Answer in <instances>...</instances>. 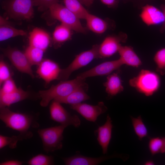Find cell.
Segmentation results:
<instances>
[{
  "label": "cell",
  "mask_w": 165,
  "mask_h": 165,
  "mask_svg": "<svg viewBox=\"0 0 165 165\" xmlns=\"http://www.w3.org/2000/svg\"><path fill=\"white\" fill-rule=\"evenodd\" d=\"M127 39V34L123 33L106 37L99 46L100 58L109 57L118 52L121 46V43L125 42Z\"/></svg>",
  "instance_id": "obj_10"
},
{
  "label": "cell",
  "mask_w": 165,
  "mask_h": 165,
  "mask_svg": "<svg viewBox=\"0 0 165 165\" xmlns=\"http://www.w3.org/2000/svg\"><path fill=\"white\" fill-rule=\"evenodd\" d=\"M153 60L156 65V72L162 75L165 74V48L158 50L155 54Z\"/></svg>",
  "instance_id": "obj_30"
},
{
  "label": "cell",
  "mask_w": 165,
  "mask_h": 165,
  "mask_svg": "<svg viewBox=\"0 0 165 165\" xmlns=\"http://www.w3.org/2000/svg\"><path fill=\"white\" fill-rule=\"evenodd\" d=\"M119 155L105 156L98 157H91L78 154L70 157L62 158L66 165H95L98 164L105 160L115 157H119Z\"/></svg>",
  "instance_id": "obj_16"
},
{
  "label": "cell",
  "mask_w": 165,
  "mask_h": 165,
  "mask_svg": "<svg viewBox=\"0 0 165 165\" xmlns=\"http://www.w3.org/2000/svg\"><path fill=\"white\" fill-rule=\"evenodd\" d=\"M85 80L77 76L72 80L61 81L57 84L52 85L47 90H39L38 95L41 98L40 105L46 107L51 101L65 97L77 88L87 85Z\"/></svg>",
  "instance_id": "obj_2"
},
{
  "label": "cell",
  "mask_w": 165,
  "mask_h": 165,
  "mask_svg": "<svg viewBox=\"0 0 165 165\" xmlns=\"http://www.w3.org/2000/svg\"><path fill=\"white\" fill-rule=\"evenodd\" d=\"M61 104L56 101H52L50 107V119L61 125L79 127L80 125L81 121L78 116L71 115Z\"/></svg>",
  "instance_id": "obj_8"
},
{
  "label": "cell",
  "mask_w": 165,
  "mask_h": 165,
  "mask_svg": "<svg viewBox=\"0 0 165 165\" xmlns=\"http://www.w3.org/2000/svg\"><path fill=\"white\" fill-rule=\"evenodd\" d=\"M33 136L31 132L25 134H20L18 135H13L7 137L0 135V149L8 146L11 149H13L17 146L18 141L30 138Z\"/></svg>",
  "instance_id": "obj_24"
},
{
  "label": "cell",
  "mask_w": 165,
  "mask_h": 165,
  "mask_svg": "<svg viewBox=\"0 0 165 165\" xmlns=\"http://www.w3.org/2000/svg\"><path fill=\"white\" fill-rule=\"evenodd\" d=\"M64 6L79 19H85L89 13L79 0H63Z\"/></svg>",
  "instance_id": "obj_25"
},
{
  "label": "cell",
  "mask_w": 165,
  "mask_h": 165,
  "mask_svg": "<svg viewBox=\"0 0 165 165\" xmlns=\"http://www.w3.org/2000/svg\"><path fill=\"white\" fill-rule=\"evenodd\" d=\"M83 4L87 6H90L93 3L94 0H79Z\"/></svg>",
  "instance_id": "obj_38"
},
{
  "label": "cell",
  "mask_w": 165,
  "mask_h": 165,
  "mask_svg": "<svg viewBox=\"0 0 165 165\" xmlns=\"http://www.w3.org/2000/svg\"><path fill=\"white\" fill-rule=\"evenodd\" d=\"M87 85L80 86L68 95L54 100L60 103L71 105L77 104L89 100L90 96L86 92L85 88Z\"/></svg>",
  "instance_id": "obj_20"
},
{
  "label": "cell",
  "mask_w": 165,
  "mask_h": 165,
  "mask_svg": "<svg viewBox=\"0 0 165 165\" xmlns=\"http://www.w3.org/2000/svg\"><path fill=\"white\" fill-rule=\"evenodd\" d=\"M85 20L87 28L95 33H103L109 28L108 24L106 21L90 13Z\"/></svg>",
  "instance_id": "obj_22"
},
{
  "label": "cell",
  "mask_w": 165,
  "mask_h": 165,
  "mask_svg": "<svg viewBox=\"0 0 165 165\" xmlns=\"http://www.w3.org/2000/svg\"><path fill=\"white\" fill-rule=\"evenodd\" d=\"M32 115L13 112L8 107L0 108V119L6 127L18 131L20 134L31 132V128L39 126L37 118Z\"/></svg>",
  "instance_id": "obj_1"
},
{
  "label": "cell",
  "mask_w": 165,
  "mask_h": 165,
  "mask_svg": "<svg viewBox=\"0 0 165 165\" xmlns=\"http://www.w3.org/2000/svg\"><path fill=\"white\" fill-rule=\"evenodd\" d=\"M2 51L18 71L28 75L32 78H34V75L31 68L32 65L24 52L16 48L9 46L2 49Z\"/></svg>",
  "instance_id": "obj_9"
},
{
  "label": "cell",
  "mask_w": 165,
  "mask_h": 165,
  "mask_svg": "<svg viewBox=\"0 0 165 165\" xmlns=\"http://www.w3.org/2000/svg\"><path fill=\"white\" fill-rule=\"evenodd\" d=\"M45 52L42 49L29 45L26 49L24 53L32 66L38 65L43 59Z\"/></svg>",
  "instance_id": "obj_27"
},
{
  "label": "cell",
  "mask_w": 165,
  "mask_h": 165,
  "mask_svg": "<svg viewBox=\"0 0 165 165\" xmlns=\"http://www.w3.org/2000/svg\"><path fill=\"white\" fill-rule=\"evenodd\" d=\"M161 8L165 18L164 22L162 24V26L160 30V32L162 33L165 31V3L163 4H162L161 6Z\"/></svg>",
  "instance_id": "obj_37"
},
{
  "label": "cell",
  "mask_w": 165,
  "mask_h": 165,
  "mask_svg": "<svg viewBox=\"0 0 165 165\" xmlns=\"http://www.w3.org/2000/svg\"><path fill=\"white\" fill-rule=\"evenodd\" d=\"M123 65L119 58L106 61L80 74L77 76L86 79L89 77L108 75L114 71L119 69Z\"/></svg>",
  "instance_id": "obj_13"
},
{
  "label": "cell",
  "mask_w": 165,
  "mask_h": 165,
  "mask_svg": "<svg viewBox=\"0 0 165 165\" xmlns=\"http://www.w3.org/2000/svg\"><path fill=\"white\" fill-rule=\"evenodd\" d=\"M29 165H51L54 163L53 157L42 154H38L30 159L28 162Z\"/></svg>",
  "instance_id": "obj_31"
},
{
  "label": "cell",
  "mask_w": 165,
  "mask_h": 165,
  "mask_svg": "<svg viewBox=\"0 0 165 165\" xmlns=\"http://www.w3.org/2000/svg\"><path fill=\"white\" fill-rule=\"evenodd\" d=\"M164 139L165 141V137H164Z\"/></svg>",
  "instance_id": "obj_40"
},
{
  "label": "cell",
  "mask_w": 165,
  "mask_h": 165,
  "mask_svg": "<svg viewBox=\"0 0 165 165\" xmlns=\"http://www.w3.org/2000/svg\"><path fill=\"white\" fill-rule=\"evenodd\" d=\"M1 85L2 86L0 90V95L11 93L18 88L12 77L5 81Z\"/></svg>",
  "instance_id": "obj_32"
},
{
  "label": "cell",
  "mask_w": 165,
  "mask_h": 165,
  "mask_svg": "<svg viewBox=\"0 0 165 165\" xmlns=\"http://www.w3.org/2000/svg\"><path fill=\"white\" fill-rule=\"evenodd\" d=\"M130 117L134 130L138 139L141 141L143 138L148 137V130L141 116H139L137 118L132 116Z\"/></svg>",
  "instance_id": "obj_29"
},
{
  "label": "cell",
  "mask_w": 165,
  "mask_h": 165,
  "mask_svg": "<svg viewBox=\"0 0 165 165\" xmlns=\"http://www.w3.org/2000/svg\"><path fill=\"white\" fill-rule=\"evenodd\" d=\"M70 108L77 112L86 120L95 122L98 117L105 113L107 107L103 102L101 101L96 105L86 103H79L70 105Z\"/></svg>",
  "instance_id": "obj_11"
},
{
  "label": "cell",
  "mask_w": 165,
  "mask_h": 165,
  "mask_svg": "<svg viewBox=\"0 0 165 165\" xmlns=\"http://www.w3.org/2000/svg\"><path fill=\"white\" fill-rule=\"evenodd\" d=\"M34 6L38 7V9L42 11L49 9L55 3L59 2L58 0H33Z\"/></svg>",
  "instance_id": "obj_34"
},
{
  "label": "cell",
  "mask_w": 165,
  "mask_h": 165,
  "mask_svg": "<svg viewBox=\"0 0 165 165\" xmlns=\"http://www.w3.org/2000/svg\"><path fill=\"white\" fill-rule=\"evenodd\" d=\"M23 162L17 160H10L2 162L0 165H21Z\"/></svg>",
  "instance_id": "obj_35"
},
{
  "label": "cell",
  "mask_w": 165,
  "mask_h": 165,
  "mask_svg": "<svg viewBox=\"0 0 165 165\" xmlns=\"http://www.w3.org/2000/svg\"><path fill=\"white\" fill-rule=\"evenodd\" d=\"M50 41L49 34L40 28H35L29 33V45L42 49L44 51L49 46Z\"/></svg>",
  "instance_id": "obj_17"
},
{
  "label": "cell",
  "mask_w": 165,
  "mask_h": 165,
  "mask_svg": "<svg viewBox=\"0 0 165 165\" xmlns=\"http://www.w3.org/2000/svg\"><path fill=\"white\" fill-rule=\"evenodd\" d=\"M67 127L61 125L38 130V133L41 139L43 148L46 152L48 153L62 148L63 133Z\"/></svg>",
  "instance_id": "obj_6"
},
{
  "label": "cell",
  "mask_w": 165,
  "mask_h": 165,
  "mask_svg": "<svg viewBox=\"0 0 165 165\" xmlns=\"http://www.w3.org/2000/svg\"><path fill=\"white\" fill-rule=\"evenodd\" d=\"M104 4L109 7L115 6L116 4L117 0H100Z\"/></svg>",
  "instance_id": "obj_36"
},
{
  "label": "cell",
  "mask_w": 165,
  "mask_h": 165,
  "mask_svg": "<svg viewBox=\"0 0 165 165\" xmlns=\"http://www.w3.org/2000/svg\"><path fill=\"white\" fill-rule=\"evenodd\" d=\"M149 151L154 156L159 153H165V141L164 137L150 138L148 144Z\"/></svg>",
  "instance_id": "obj_28"
},
{
  "label": "cell",
  "mask_w": 165,
  "mask_h": 165,
  "mask_svg": "<svg viewBox=\"0 0 165 165\" xmlns=\"http://www.w3.org/2000/svg\"><path fill=\"white\" fill-rule=\"evenodd\" d=\"M154 163L152 160H149L145 162V165H154Z\"/></svg>",
  "instance_id": "obj_39"
},
{
  "label": "cell",
  "mask_w": 165,
  "mask_h": 165,
  "mask_svg": "<svg viewBox=\"0 0 165 165\" xmlns=\"http://www.w3.org/2000/svg\"><path fill=\"white\" fill-rule=\"evenodd\" d=\"M27 32L14 27L11 24L0 25V41H2L17 36H24Z\"/></svg>",
  "instance_id": "obj_26"
},
{
  "label": "cell",
  "mask_w": 165,
  "mask_h": 165,
  "mask_svg": "<svg viewBox=\"0 0 165 165\" xmlns=\"http://www.w3.org/2000/svg\"><path fill=\"white\" fill-rule=\"evenodd\" d=\"M11 77L9 68L5 62L1 60L0 62V85L5 81Z\"/></svg>",
  "instance_id": "obj_33"
},
{
  "label": "cell",
  "mask_w": 165,
  "mask_h": 165,
  "mask_svg": "<svg viewBox=\"0 0 165 165\" xmlns=\"http://www.w3.org/2000/svg\"><path fill=\"white\" fill-rule=\"evenodd\" d=\"M2 6L7 15L13 19L28 20L34 16L33 0H6Z\"/></svg>",
  "instance_id": "obj_4"
},
{
  "label": "cell",
  "mask_w": 165,
  "mask_h": 165,
  "mask_svg": "<svg viewBox=\"0 0 165 165\" xmlns=\"http://www.w3.org/2000/svg\"><path fill=\"white\" fill-rule=\"evenodd\" d=\"M51 16L76 32L85 33L86 30L79 19L64 5L58 2L54 4L49 9Z\"/></svg>",
  "instance_id": "obj_5"
},
{
  "label": "cell",
  "mask_w": 165,
  "mask_h": 165,
  "mask_svg": "<svg viewBox=\"0 0 165 165\" xmlns=\"http://www.w3.org/2000/svg\"><path fill=\"white\" fill-rule=\"evenodd\" d=\"M61 70L57 63L50 59H45L38 65L36 72L48 84L53 80H58Z\"/></svg>",
  "instance_id": "obj_12"
},
{
  "label": "cell",
  "mask_w": 165,
  "mask_h": 165,
  "mask_svg": "<svg viewBox=\"0 0 165 165\" xmlns=\"http://www.w3.org/2000/svg\"><path fill=\"white\" fill-rule=\"evenodd\" d=\"M103 85L105 88L106 92L110 97L116 95L124 90L122 80L117 73L108 75Z\"/></svg>",
  "instance_id": "obj_21"
},
{
  "label": "cell",
  "mask_w": 165,
  "mask_h": 165,
  "mask_svg": "<svg viewBox=\"0 0 165 165\" xmlns=\"http://www.w3.org/2000/svg\"><path fill=\"white\" fill-rule=\"evenodd\" d=\"M118 53L123 64L136 68L142 64L141 59L131 46H121Z\"/></svg>",
  "instance_id": "obj_19"
},
{
  "label": "cell",
  "mask_w": 165,
  "mask_h": 165,
  "mask_svg": "<svg viewBox=\"0 0 165 165\" xmlns=\"http://www.w3.org/2000/svg\"><path fill=\"white\" fill-rule=\"evenodd\" d=\"M129 84L139 92L149 96L159 90L160 80L159 76L156 72L142 69L136 76L130 79Z\"/></svg>",
  "instance_id": "obj_3"
},
{
  "label": "cell",
  "mask_w": 165,
  "mask_h": 165,
  "mask_svg": "<svg viewBox=\"0 0 165 165\" xmlns=\"http://www.w3.org/2000/svg\"><path fill=\"white\" fill-rule=\"evenodd\" d=\"M112 122L110 117L108 115L105 124L99 127L95 131L97 141L101 147L104 154H105L107 152L108 147L112 137L113 127Z\"/></svg>",
  "instance_id": "obj_15"
},
{
  "label": "cell",
  "mask_w": 165,
  "mask_h": 165,
  "mask_svg": "<svg viewBox=\"0 0 165 165\" xmlns=\"http://www.w3.org/2000/svg\"><path fill=\"white\" fill-rule=\"evenodd\" d=\"M72 30L67 26L61 24L55 28L52 34L54 45L59 46L69 40L71 38Z\"/></svg>",
  "instance_id": "obj_23"
},
{
  "label": "cell",
  "mask_w": 165,
  "mask_h": 165,
  "mask_svg": "<svg viewBox=\"0 0 165 165\" xmlns=\"http://www.w3.org/2000/svg\"><path fill=\"white\" fill-rule=\"evenodd\" d=\"M98 45H93L90 49L82 52L76 56L75 58L66 68L61 69L58 80H68L75 71L84 67L95 59L100 58Z\"/></svg>",
  "instance_id": "obj_7"
},
{
  "label": "cell",
  "mask_w": 165,
  "mask_h": 165,
  "mask_svg": "<svg viewBox=\"0 0 165 165\" xmlns=\"http://www.w3.org/2000/svg\"><path fill=\"white\" fill-rule=\"evenodd\" d=\"M29 93L20 87L11 93L0 95V108L8 107L11 105L28 98Z\"/></svg>",
  "instance_id": "obj_18"
},
{
  "label": "cell",
  "mask_w": 165,
  "mask_h": 165,
  "mask_svg": "<svg viewBox=\"0 0 165 165\" xmlns=\"http://www.w3.org/2000/svg\"><path fill=\"white\" fill-rule=\"evenodd\" d=\"M139 16L142 21L148 26L162 24L165 20L161 10L149 4L142 7Z\"/></svg>",
  "instance_id": "obj_14"
}]
</instances>
